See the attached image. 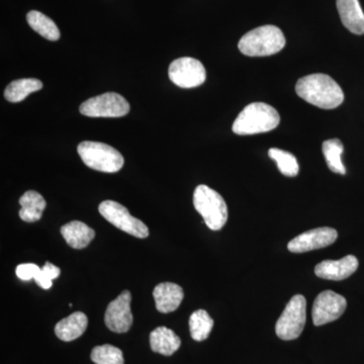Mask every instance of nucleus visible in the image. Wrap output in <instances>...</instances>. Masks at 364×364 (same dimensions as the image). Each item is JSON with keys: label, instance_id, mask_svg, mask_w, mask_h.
<instances>
[{"label": "nucleus", "instance_id": "f257e3e1", "mask_svg": "<svg viewBox=\"0 0 364 364\" xmlns=\"http://www.w3.org/2000/svg\"><path fill=\"white\" fill-rule=\"evenodd\" d=\"M296 92L309 104L333 109L343 102L344 93L338 83L327 74L316 73L299 79Z\"/></svg>", "mask_w": 364, "mask_h": 364}, {"label": "nucleus", "instance_id": "f03ea898", "mask_svg": "<svg viewBox=\"0 0 364 364\" xmlns=\"http://www.w3.org/2000/svg\"><path fill=\"white\" fill-rule=\"evenodd\" d=\"M279 123V114L274 107L264 102H253L239 114L232 130L237 135H254L274 130Z\"/></svg>", "mask_w": 364, "mask_h": 364}, {"label": "nucleus", "instance_id": "7ed1b4c3", "mask_svg": "<svg viewBox=\"0 0 364 364\" xmlns=\"http://www.w3.org/2000/svg\"><path fill=\"white\" fill-rule=\"evenodd\" d=\"M286 38L277 26L267 25L254 28L239 41L242 54L249 57L272 56L284 49Z\"/></svg>", "mask_w": 364, "mask_h": 364}, {"label": "nucleus", "instance_id": "20e7f679", "mask_svg": "<svg viewBox=\"0 0 364 364\" xmlns=\"http://www.w3.org/2000/svg\"><path fill=\"white\" fill-rule=\"evenodd\" d=\"M193 205L205 224L213 231H219L228 221L226 202L219 193L200 184L193 193Z\"/></svg>", "mask_w": 364, "mask_h": 364}, {"label": "nucleus", "instance_id": "39448f33", "mask_svg": "<svg viewBox=\"0 0 364 364\" xmlns=\"http://www.w3.org/2000/svg\"><path fill=\"white\" fill-rule=\"evenodd\" d=\"M78 154L90 168L114 173L124 166V157L119 151L105 143L85 141L79 144Z\"/></svg>", "mask_w": 364, "mask_h": 364}, {"label": "nucleus", "instance_id": "423d86ee", "mask_svg": "<svg viewBox=\"0 0 364 364\" xmlns=\"http://www.w3.org/2000/svg\"><path fill=\"white\" fill-rule=\"evenodd\" d=\"M305 296L296 294L291 299L275 325L277 337L284 341L299 338L306 320Z\"/></svg>", "mask_w": 364, "mask_h": 364}, {"label": "nucleus", "instance_id": "0eeeda50", "mask_svg": "<svg viewBox=\"0 0 364 364\" xmlns=\"http://www.w3.org/2000/svg\"><path fill=\"white\" fill-rule=\"evenodd\" d=\"M100 215L117 229L127 234L144 239L149 236V229L141 220L133 217L128 208L114 200H105L98 207Z\"/></svg>", "mask_w": 364, "mask_h": 364}, {"label": "nucleus", "instance_id": "6e6552de", "mask_svg": "<svg viewBox=\"0 0 364 364\" xmlns=\"http://www.w3.org/2000/svg\"><path fill=\"white\" fill-rule=\"evenodd\" d=\"M79 112L90 117H121L129 114L130 105L119 93L107 92L86 100L79 107Z\"/></svg>", "mask_w": 364, "mask_h": 364}, {"label": "nucleus", "instance_id": "1a4fd4ad", "mask_svg": "<svg viewBox=\"0 0 364 364\" xmlns=\"http://www.w3.org/2000/svg\"><path fill=\"white\" fill-rule=\"evenodd\" d=\"M170 80L181 88H195L202 85L207 72L202 62L191 57L174 60L168 69Z\"/></svg>", "mask_w": 364, "mask_h": 364}, {"label": "nucleus", "instance_id": "9d476101", "mask_svg": "<svg viewBox=\"0 0 364 364\" xmlns=\"http://www.w3.org/2000/svg\"><path fill=\"white\" fill-rule=\"evenodd\" d=\"M347 301L332 291L318 294L314 301L312 316L315 326H323L338 320L346 310Z\"/></svg>", "mask_w": 364, "mask_h": 364}, {"label": "nucleus", "instance_id": "9b49d317", "mask_svg": "<svg viewBox=\"0 0 364 364\" xmlns=\"http://www.w3.org/2000/svg\"><path fill=\"white\" fill-rule=\"evenodd\" d=\"M131 301L130 291H124L107 306L105 323L111 331L126 333L131 329L134 321L131 311Z\"/></svg>", "mask_w": 364, "mask_h": 364}, {"label": "nucleus", "instance_id": "f8f14e48", "mask_svg": "<svg viewBox=\"0 0 364 364\" xmlns=\"http://www.w3.org/2000/svg\"><path fill=\"white\" fill-rule=\"evenodd\" d=\"M338 238L336 230L329 227L317 228L299 235L287 244L293 253H305L332 245Z\"/></svg>", "mask_w": 364, "mask_h": 364}, {"label": "nucleus", "instance_id": "ddd939ff", "mask_svg": "<svg viewBox=\"0 0 364 364\" xmlns=\"http://www.w3.org/2000/svg\"><path fill=\"white\" fill-rule=\"evenodd\" d=\"M358 260L355 256L347 255L339 260H325L315 267L318 277L328 280H343L358 270Z\"/></svg>", "mask_w": 364, "mask_h": 364}, {"label": "nucleus", "instance_id": "4468645a", "mask_svg": "<svg viewBox=\"0 0 364 364\" xmlns=\"http://www.w3.org/2000/svg\"><path fill=\"white\" fill-rule=\"evenodd\" d=\"M158 312L168 314L178 309L184 298L183 289L172 282H162L153 291Z\"/></svg>", "mask_w": 364, "mask_h": 364}, {"label": "nucleus", "instance_id": "2eb2a0df", "mask_svg": "<svg viewBox=\"0 0 364 364\" xmlns=\"http://www.w3.org/2000/svg\"><path fill=\"white\" fill-rule=\"evenodd\" d=\"M342 23L349 32L364 35V13L358 0H336Z\"/></svg>", "mask_w": 364, "mask_h": 364}, {"label": "nucleus", "instance_id": "dca6fc26", "mask_svg": "<svg viewBox=\"0 0 364 364\" xmlns=\"http://www.w3.org/2000/svg\"><path fill=\"white\" fill-rule=\"evenodd\" d=\"M61 235L71 248L83 249L95 239V232L85 223L72 221L61 227Z\"/></svg>", "mask_w": 364, "mask_h": 364}, {"label": "nucleus", "instance_id": "f3484780", "mask_svg": "<svg viewBox=\"0 0 364 364\" xmlns=\"http://www.w3.org/2000/svg\"><path fill=\"white\" fill-rule=\"evenodd\" d=\"M88 320L85 314L75 312L57 323L55 334L62 341H73L85 332Z\"/></svg>", "mask_w": 364, "mask_h": 364}, {"label": "nucleus", "instance_id": "a211bd4d", "mask_svg": "<svg viewBox=\"0 0 364 364\" xmlns=\"http://www.w3.org/2000/svg\"><path fill=\"white\" fill-rule=\"evenodd\" d=\"M151 349L164 356H171L181 347V338L169 328L158 327L150 334Z\"/></svg>", "mask_w": 364, "mask_h": 364}, {"label": "nucleus", "instance_id": "6ab92c4d", "mask_svg": "<svg viewBox=\"0 0 364 364\" xmlns=\"http://www.w3.org/2000/svg\"><path fill=\"white\" fill-rule=\"evenodd\" d=\"M20 205L21 208L18 215L26 223L39 221L47 207L45 198L35 191H26L20 198Z\"/></svg>", "mask_w": 364, "mask_h": 364}, {"label": "nucleus", "instance_id": "aec40b11", "mask_svg": "<svg viewBox=\"0 0 364 364\" xmlns=\"http://www.w3.org/2000/svg\"><path fill=\"white\" fill-rule=\"evenodd\" d=\"M43 88L42 81L37 78H23L14 80L7 85L4 91V97L9 102H23L31 93L39 91Z\"/></svg>", "mask_w": 364, "mask_h": 364}, {"label": "nucleus", "instance_id": "412c9836", "mask_svg": "<svg viewBox=\"0 0 364 364\" xmlns=\"http://www.w3.org/2000/svg\"><path fill=\"white\" fill-rule=\"evenodd\" d=\"M26 21H28V26L45 39L49 41L60 39L61 33H60L58 26L44 14L37 11H30L26 14Z\"/></svg>", "mask_w": 364, "mask_h": 364}, {"label": "nucleus", "instance_id": "4be33fe9", "mask_svg": "<svg viewBox=\"0 0 364 364\" xmlns=\"http://www.w3.org/2000/svg\"><path fill=\"white\" fill-rule=\"evenodd\" d=\"M323 154H324L327 166L335 173L346 174V169L342 163L341 156L343 154L344 146L339 139H331L325 141L322 145Z\"/></svg>", "mask_w": 364, "mask_h": 364}, {"label": "nucleus", "instance_id": "5701e85b", "mask_svg": "<svg viewBox=\"0 0 364 364\" xmlns=\"http://www.w3.org/2000/svg\"><path fill=\"white\" fill-rule=\"evenodd\" d=\"M214 327V320L210 318L207 311L198 310L191 314L189 318V330L191 335L196 341H203L210 336Z\"/></svg>", "mask_w": 364, "mask_h": 364}, {"label": "nucleus", "instance_id": "b1692460", "mask_svg": "<svg viewBox=\"0 0 364 364\" xmlns=\"http://www.w3.org/2000/svg\"><path fill=\"white\" fill-rule=\"evenodd\" d=\"M268 155L277 162L279 170L284 176L294 177L299 174V163L291 153L287 152L277 148H272L268 151Z\"/></svg>", "mask_w": 364, "mask_h": 364}, {"label": "nucleus", "instance_id": "393cba45", "mask_svg": "<svg viewBox=\"0 0 364 364\" xmlns=\"http://www.w3.org/2000/svg\"><path fill=\"white\" fill-rule=\"evenodd\" d=\"M91 360L95 364H124V355L121 349L112 345L97 346L91 351Z\"/></svg>", "mask_w": 364, "mask_h": 364}, {"label": "nucleus", "instance_id": "a878e982", "mask_svg": "<svg viewBox=\"0 0 364 364\" xmlns=\"http://www.w3.org/2000/svg\"><path fill=\"white\" fill-rule=\"evenodd\" d=\"M61 270L56 265L50 262H46L44 267L41 268L33 279L37 282L38 286L44 289H51L52 282L59 277Z\"/></svg>", "mask_w": 364, "mask_h": 364}, {"label": "nucleus", "instance_id": "bb28decb", "mask_svg": "<svg viewBox=\"0 0 364 364\" xmlns=\"http://www.w3.org/2000/svg\"><path fill=\"white\" fill-rule=\"evenodd\" d=\"M40 269L41 268L37 264L25 263V264H20L16 267V273L18 279L28 282V280L33 279Z\"/></svg>", "mask_w": 364, "mask_h": 364}]
</instances>
